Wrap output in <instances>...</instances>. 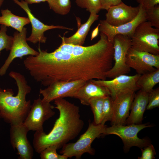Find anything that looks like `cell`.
Masks as SVG:
<instances>
[{"label": "cell", "instance_id": "obj_1", "mask_svg": "<svg viewBox=\"0 0 159 159\" xmlns=\"http://www.w3.org/2000/svg\"><path fill=\"white\" fill-rule=\"evenodd\" d=\"M38 49V54L29 55L23 64L32 77L44 86L57 81L105 80L106 73L113 66V44L105 37H101L95 49L84 55L57 49L48 52L39 45Z\"/></svg>", "mask_w": 159, "mask_h": 159}, {"label": "cell", "instance_id": "obj_2", "mask_svg": "<svg viewBox=\"0 0 159 159\" xmlns=\"http://www.w3.org/2000/svg\"><path fill=\"white\" fill-rule=\"evenodd\" d=\"M56 108L59 115L53 128L48 134L36 131L34 135L33 145L38 153L47 148L56 146L58 149L77 137L84 125L81 119L79 107L63 98L55 100Z\"/></svg>", "mask_w": 159, "mask_h": 159}, {"label": "cell", "instance_id": "obj_3", "mask_svg": "<svg viewBox=\"0 0 159 159\" xmlns=\"http://www.w3.org/2000/svg\"><path fill=\"white\" fill-rule=\"evenodd\" d=\"M9 76L15 81L18 92L14 96L12 89L0 88V118L10 125L23 123L32 105L30 100L26 99L31 88L21 73L11 71Z\"/></svg>", "mask_w": 159, "mask_h": 159}, {"label": "cell", "instance_id": "obj_4", "mask_svg": "<svg viewBox=\"0 0 159 159\" xmlns=\"http://www.w3.org/2000/svg\"><path fill=\"white\" fill-rule=\"evenodd\" d=\"M107 126L105 124L95 125L89 122L86 131L74 143H66L62 147L60 153L67 158L74 157L80 159L85 153L93 155L95 150L91 147L92 143L101 134H103Z\"/></svg>", "mask_w": 159, "mask_h": 159}, {"label": "cell", "instance_id": "obj_5", "mask_svg": "<svg viewBox=\"0 0 159 159\" xmlns=\"http://www.w3.org/2000/svg\"><path fill=\"white\" fill-rule=\"evenodd\" d=\"M131 47L138 51L159 55V29L145 21L136 27L131 37Z\"/></svg>", "mask_w": 159, "mask_h": 159}, {"label": "cell", "instance_id": "obj_6", "mask_svg": "<svg viewBox=\"0 0 159 159\" xmlns=\"http://www.w3.org/2000/svg\"><path fill=\"white\" fill-rule=\"evenodd\" d=\"M127 125H113L107 127L103 134H114L119 136L122 140L126 150L133 146L143 148L150 144L148 139L139 138L138 134L142 129L152 127L151 125L141 124Z\"/></svg>", "mask_w": 159, "mask_h": 159}, {"label": "cell", "instance_id": "obj_7", "mask_svg": "<svg viewBox=\"0 0 159 159\" xmlns=\"http://www.w3.org/2000/svg\"><path fill=\"white\" fill-rule=\"evenodd\" d=\"M112 44L114 64L106 74V78L111 79L120 75L126 74L130 71L126 62L127 54L131 47L130 37L117 34L115 37Z\"/></svg>", "mask_w": 159, "mask_h": 159}, {"label": "cell", "instance_id": "obj_8", "mask_svg": "<svg viewBox=\"0 0 159 159\" xmlns=\"http://www.w3.org/2000/svg\"><path fill=\"white\" fill-rule=\"evenodd\" d=\"M54 108L50 102L42 100L39 97L34 100L24 124L29 131H44V123L55 114Z\"/></svg>", "mask_w": 159, "mask_h": 159}, {"label": "cell", "instance_id": "obj_9", "mask_svg": "<svg viewBox=\"0 0 159 159\" xmlns=\"http://www.w3.org/2000/svg\"><path fill=\"white\" fill-rule=\"evenodd\" d=\"M126 62L129 67L141 75L159 69V55L138 51L131 47L126 55Z\"/></svg>", "mask_w": 159, "mask_h": 159}, {"label": "cell", "instance_id": "obj_10", "mask_svg": "<svg viewBox=\"0 0 159 159\" xmlns=\"http://www.w3.org/2000/svg\"><path fill=\"white\" fill-rule=\"evenodd\" d=\"M27 29L24 27L21 32L17 31L13 34V42L9 54L0 68V76L4 75L10 64L16 58L22 59L27 55L36 56L39 53L31 47L27 42Z\"/></svg>", "mask_w": 159, "mask_h": 159}, {"label": "cell", "instance_id": "obj_11", "mask_svg": "<svg viewBox=\"0 0 159 159\" xmlns=\"http://www.w3.org/2000/svg\"><path fill=\"white\" fill-rule=\"evenodd\" d=\"M87 82L82 80L55 82L46 88L40 89L39 94L42 96V100L49 102L59 98L72 97Z\"/></svg>", "mask_w": 159, "mask_h": 159}, {"label": "cell", "instance_id": "obj_12", "mask_svg": "<svg viewBox=\"0 0 159 159\" xmlns=\"http://www.w3.org/2000/svg\"><path fill=\"white\" fill-rule=\"evenodd\" d=\"M139 6V10L137 16L132 21L117 26H112L105 20H101L99 23V30L104 34L108 40L113 43L115 37L118 34L127 35L131 37L137 26L143 22L146 21L145 9Z\"/></svg>", "mask_w": 159, "mask_h": 159}, {"label": "cell", "instance_id": "obj_13", "mask_svg": "<svg viewBox=\"0 0 159 159\" xmlns=\"http://www.w3.org/2000/svg\"><path fill=\"white\" fill-rule=\"evenodd\" d=\"M14 2L19 5L26 12L27 15L32 26V30L30 35L27 40L34 44L38 42L44 43L47 40V37L44 35V32L48 30L58 29L73 30V29L60 25H49L44 24L36 18L31 12L28 4L25 1L21 0H13Z\"/></svg>", "mask_w": 159, "mask_h": 159}, {"label": "cell", "instance_id": "obj_14", "mask_svg": "<svg viewBox=\"0 0 159 159\" xmlns=\"http://www.w3.org/2000/svg\"><path fill=\"white\" fill-rule=\"evenodd\" d=\"M10 125V143L13 148L16 150L19 158L32 159L34 150L27 137L29 130L23 123Z\"/></svg>", "mask_w": 159, "mask_h": 159}, {"label": "cell", "instance_id": "obj_15", "mask_svg": "<svg viewBox=\"0 0 159 159\" xmlns=\"http://www.w3.org/2000/svg\"><path fill=\"white\" fill-rule=\"evenodd\" d=\"M140 74L132 76L121 74L110 80H93L90 81L98 85L106 87L109 91L110 96L113 100L116 95L121 92L130 90L134 92L139 90L136 82Z\"/></svg>", "mask_w": 159, "mask_h": 159}, {"label": "cell", "instance_id": "obj_16", "mask_svg": "<svg viewBox=\"0 0 159 159\" xmlns=\"http://www.w3.org/2000/svg\"><path fill=\"white\" fill-rule=\"evenodd\" d=\"M135 92L128 90L120 92L113 100V114L111 125H125L135 95Z\"/></svg>", "mask_w": 159, "mask_h": 159}, {"label": "cell", "instance_id": "obj_17", "mask_svg": "<svg viewBox=\"0 0 159 159\" xmlns=\"http://www.w3.org/2000/svg\"><path fill=\"white\" fill-rule=\"evenodd\" d=\"M139 6L132 7L123 2L110 7L106 14V21L109 24L118 26L128 23L134 19L137 16Z\"/></svg>", "mask_w": 159, "mask_h": 159}, {"label": "cell", "instance_id": "obj_18", "mask_svg": "<svg viewBox=\"0 0 159 159\" xmlns=\"http://www.w3.org/2000/svg\"><path fill=\"white\" fill-rule=\"evenodd\" d=\"M110 96L108 90L105 87L95 84L90 80L87 81L75 92L72 97L79 99L81 103L89 105V101L92 98L105 97Z\"/></svg>", "mask_w": 159, "mask_h": 159}, {"label": "cell", "instance_id": "obj_19", "mask_svg": "<svg viewBox=\"0 0 159 159\" xmlns=\"http://www.w3.org/2000/svg\"><path fill=\"white\" fill-rule=\"evenodd\" d=\"M148 93L140 90L135 94L126 124H141L148 104Z\"/></svg>", "mask_w": 159, "mask_h": 159}, {"label": "cell", "instance_id": "obj_20", "mask_svg": "<svg viewBox=\"0 0 159 159\" xmlns=\"http://www.w3.org/2000/svg\"><path fill=\"white\" fill-rule=\"evenodd\" d=\"M99 15L97 14L90 13L87 21L85 23L79 25L77 31L72 36L66 37L64 35L63 37L59 35L62 41L64 43L75 45L82 46L85 43L87 35L90 30L91 26L95 21L99 19Z\"/></svg>", "mask_w": 159, "mask_h": 159}, {"label": "cell", "instance_id": "obj_21", "mask_svg": "<svg viewBox=\"0 0 159 159\" xmlns=\"http://www.w3.org/2000/svg\"><path fill=\"white\" fill-rule=\"evenodd\" d=\"M1 12L0 24L6 27H11L18 32H21L24 26L30 23L28 17L15 15L8 9H1Z\"/></svg>", "mask_w": 159, "mask_h": 159}, {"label": "cell", "instance_id": "obj_22", "mask_svg": "<svg viewBox=\"0 0 159 159\" xmlns=\"http://www.w3.org/2000/svg\"><path fill=\"white\" fill-rule=\"evenodd\" d=\"M159 82V69L140 75L136 82L139 90L149 93Z\"/></svg>", "mask_w": 159, "mask_h": 159}, {"label": "cell", "instance_id": "obj_23", "mask_svg": "<svg viewBox=\"0 0 159 159\" xmlns=\"http://www.w3.org/2000/svg\"><path fill=\"white\" fill-rule=\"evenodd\" d=\"M50 9L55 13L62 15L70 11L71 5L70 0H47Z\"/></svg>", "mask_w": 159, "mask_h": 159}, {"label": "cell", "instance_id": "obj_24", "mask_svg": "<svg viewBox=\"0 0 159 159\" xmlns=\"http://www.w3.org/2000/svg\"><path fill=\"white\" fill-rule=\"evenodd\" d=\"M105 97H95L89 101V106L94 115L93 123L95 125L100 124L102 115L103 103Z\"/></svg>", "mask_w": 159, "mask_h": 159}, {"label": "cell", "instance_id": "obj_25", "mask_svg": "<svg viewBox=\"0 0 159 159\" xmlns=\"http://www.w3.org/2000/svg\"><path fill=\"white\" fill-rule=\"evenodd\" d=\"M77 5L90 13L97 14L102 9L101 0H75Z\"/></svg>", "mask_w": 159, "mask_h": 159}, {"label": "cell", "instance_id": "obj_26", "mask_svg": "<svg viewBox=\"0 0 159 159\" xmlns=\"http://www.w3.org/2000/svg\"><path fill=\"white\" fill-rule=\"evenodd\" d=\"M112 101L113 100L110 96L105 97L100 124L104 125L107 121H111L113 114Z\"/></svg>", "mask_w": 159, "mask_h": 159}, {"label": "cell", "instance_id": "obj_27", "mask_svg": "<svg viewBox=\"0 0 159 159\" xmlns=\"http://www.w3.org/2000/svg\"><path fill=\"white\" fill-rule=\"evenodd\" d=\"M7 27L1 25L0 29V55L1 51L4 49L10 51L12 45L13 37L6 33Z\"/></svg>", "mask_w": 159, "mask_h": 159}, {"label": "cell", "instance_id": "obj_28", "mask_svg": "<svg viewBox=\"0 0 159 159\" xmlns=\"http://www.w3.org/2000/svg\"><path fill=\"white\" fill-rule=\"evenodd\" d=\"M145 11L146 21L153 27L159 29V4L146 9Z\"/></svg>", "mask_w": 159, "mask_h": 159}, {"label": "cell", "instance_id": "obj_29", "mask_svg": "<svg viewBox=\"0 0 159 159\" xmlns=\"http://www.w3.org/2000/svg\"><path fill=\"white\" fill-rule=\"evenodd\" d=\"M58 148L55 145L49 146L42 151L40 154L42 159H67V157L62 155H59L57 152Z\"/></svg>", "mask_w": 159, "mask_h": 159}, {"label": "cell", "instance_id": "obj_30", "mask_svg": "<svg viewBox=\"0 0 159 159\" xmlns=\"http://www.w3.org/2000/svg\"><path fill=\"white\" fill-rule=\"evenodd\" d=\"M159 106V88L153 89L148 93L146 109L150 110Z\"/></svg>", "mask_w": 159, "mask_h": 159}, {"label": "cell", "instance_id": "obj_31", "mask_svg": "<svg viewBox=\"0 0 159 159\" xmlns=\"http://www.w3.org/2000/svg\"><path fill=\"white\" fill-rule=\"evenodd\" d=\"M144 149L141 148V156L138 157V159H153L155 158V151L153 146L150 144Z\"/></svg>", "mask_w": 159, "mask_h": 159}, {"label": "cell", "instance_id": "obj_32", "mask_svg": "<svg viewBox=\"0 0 159 159\" xmlns=\"http://www.w3.org/2000/svg\"><path fill=\"white\" fill-rule=\"evenodd\" d=\"M145 9H146L159 4V0H136Z\"/></svg>", "mask_w": 159, "mask_h": 159}, {"label": "cell", "instance_id": "obj_33", "mask_svg": "<svg viewBox=\"0 0 159 159\" xmlns=\"http://www.w3.org/2000/svg\"><path fill=\"white\" fill-rule=\"evenodd\" d=\"M122 2V0H101L102 9L107 10L110 7L117 5Z\"/></svg>", "mask_w": 159, "mask_h": 159}, {"label": "cell", "instance_id": "obj_34", "mask_svg": "<svg viewBox=\"0 0 159 159\" xmlns=\"http://www.w3.org/2000/svg\"><path fill=\"white\" fill-rule=\"evenodd\" d=\"M28 4H38L41 2L47 1V0H24Z\"/></svg>", "mask_w": 159, "mask_h": 159}, {"label": "cell", "instance_id": "obj_35", "mask_svg": "<svg viewBox=\"0 0 159 159\" xmlns=\"http://www.w3.org/2000/svg\"><path fill=\"white\" fill-rule=\"evenodd\" d=\"M99 23L95 29L93 30V32L92 35V37H91V40L97 35L99 33Z\"/></svg>", "mask_w": 159, "mask_h": 159}, {"label": "cell", "instance_id": "obj_36", "mask_svg": "<svg viewBox=\"0 0 159 159\" xmlns=\"http://www.w3.org/2000/svg\"><path fill=\"white\" fill-rule=\"evenodd\" d=\"M4 1V0H0V10L1 7Z\"/></svg>", "mask_w": 159, "mask_h": 159}]
</instances>
